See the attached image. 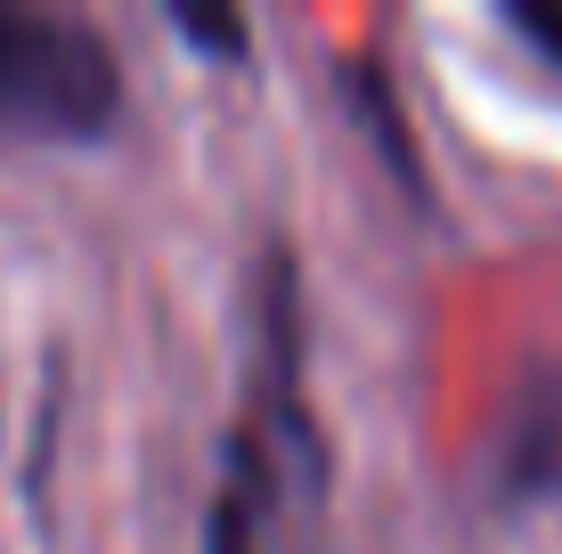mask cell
<instances>
[{
  "instance_id": "6da1fadb",
  "label": "cell",
  "mask_w": 562,
  "mask_h": 554,
  "mask_svg": "<svg viewBox=\"0 0 562 554\" xmlns=\"http://www.w3.org/2000/svg\"><path fill=\"white\" fill-rule=\"evenodd\" d=\"M114 57L90 25L0 9V139H99L114 123Z\"/></svg>"
}]
</instances>
